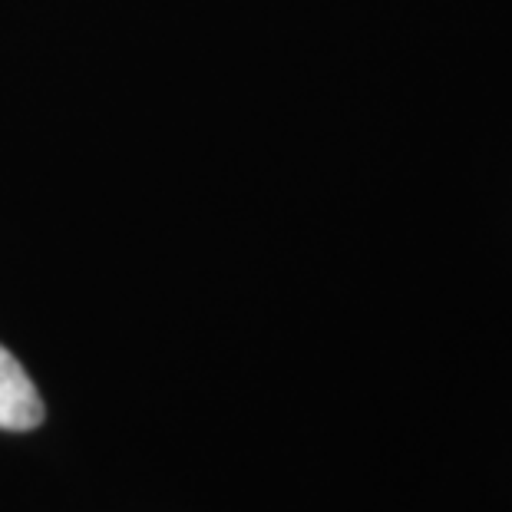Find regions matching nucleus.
<instances>
[{
  "instance_id": "obj_1",
  "label": "nucleus",
  "mask_w": 512,
  "mask_h": 512,
  "mask_svg": "<svg viewBox=\"0 0 512 512\" xmlns=\"http://www.w3.org/2000/svg\"><path fill=\"white\" fill-rule=\"evenodd\" d=\"M43 420V400L24 364L0 344V430H34Z\"/></svg>"
}]
</instances>
